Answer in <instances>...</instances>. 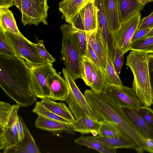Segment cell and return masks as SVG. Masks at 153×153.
Masks as SVG:
<instances>
[{"label":"cell","instance_id":"cell-1","mask_svg":"<svg viewBox=\"0 0 153 153\" xmlns=\"http://www.w3.org/2000/svg\"><path fill=\"white\" fill-rule=\"evenodd\" d=\"M0 86L20 107L36 102L30 85V67L23 58L0 55Z\"/></svg>","mask_w":153,"mask_h":153},{"label":"cell","instance_id":"cell-2","mask_svg":"<svg viewBox=\"0 0 153 153\" xmlns=\"http://www.w3.org/2000/svg\"><path fill=\"white\" fill-rule=\"evenodd\" d=\"M84 95L96 114L99 121H107L116 124L135 143L138 153L144 151L153 153L144 138L135 128L121 107L105 93H96L86 89Z\"/></svg>","mask_w":153,"mask_h":153},{"label":"cell","instance_id":"cell-3","mask_svg":"<svg viewBox=\"0 0 153 153\" xmlns=\"http://www.w3.org/2000/svg\"><path fill=\"white\" fill-rule=\"evenodd\" d=\"M149 54L132 51L126 57V64L130 68L133 75L132 88L143 105L149 107L153 104V92L149 76Z\"/></svg>","mask_w":153,"mask_h":153},{"label":"cell","instance_id":"cell-4","mask_svg":"<svg viewBox=\"0 0 153 153\" xmlns=\"http://www.w3.org/2000/svg\"><path fill=\"white\" fill-rule=\"evenodd\" d=\"M62 35L61 59L66 69L74 79L81 78L82 57L79 50L75 33V28L70 24L60 27Z\"/></svg>","mask_w":153,"mask_h":153},{"label":"cell","instance_id":"cell-5","mask_svg":"<svg viewBox=\"0 0 153 153\" xmlns=\"http://www.w3.org/2000/svg\"><path fill=\"white\" fill-rule=\"evenodd\" d=\"M20 107L17 104L11 105L6 102H0V149L3 153L18 140L16 122Z\"/></svg>","mask_w":153,"mask_h":153},{"label":"cell","instance_id":"cell-6","mask_svg":"<svg viewBox=\"0 0 153 153\" xmlns=\"http://www.w3.org/2000/svg\"><path fill=\"white\" fill-rule=\"evenodd\" d=\"M64 79L67 83L69 92L65 101L76 120L88 116L98 121L97 117L88 102L76 85L75 81L65 68H62Z\"/></svg>","mask_w":153,"mask_h":153},{"label":"cell","instance_id":"cell-7","mask_svg":"<svg viewBox=\"0 0 153 153\" xmlns=\"http://www.w3.org/2000/svg\"><path fill=\"white\" fill-rule=\"evenodd\" d=\"M30 67V81L32 89L35 95L40 99L51 98V93L48 79L56 72L52 63H45Z\"/></svg>","mask_w":153,"mask_h":153},{"label":"cell","instance_id":"cell-8","mask_svg":"<svg viewBox=\"0 0 153 153\" xmlns=\"http://www.w3.org/2000/svg\"><path fill=\"white\" fill-rule=\"evenodd\" d=\"M5 33L18 56L25 59L30 67L46 62L39 55L35 44L29 41L22 34L18 35L9 31Z\"/></svg>","mask_w":153,"mask_h":153},{"label":"cell","instance_id":"cell-9","mask_svg":"<svg viewBox=\"0 0 153 153\" xmlns=\"http://www.w3.org/2000/svg\"><path fill=\"white\" fill-rule=\"evenodd\" d=\"M48 0H21V22L23 26H37L42 23L48 25L47 18L49 7Z\"/></svg>","mask_w":153,"mask_h":153},{"label":"cell","instance_id":"cell-10","mask_svg":"<svg viewBox=\"0 0 153 153\" xmlns=\"http://www.w3.org/2000/svg\"><path fill=\"white\" fill-rule=\"evenodd\" d=\"M141 20L140 12L120 23L119 28L114 33L116 46L124 54L130 50L133 37L138 29Z\"/></svg>","mask_w":153,"mask_h":153},{"label":"cell","instance_id":"cell-11","mask_svg":"<svg viewBox=\"0 0 153 153\" xmlns=\"http://www.w3.org/2000/svg\"><path fill=\"white\" fill-rule=\"evenodd\" d=\"M121 106L138 109L143 105L132 88L107 83L104 93Z\"/></svg>","mask_w":153,"mask_h":153},{"label":"cell","instance_id":"cell-12","mask_svg":"<svg viewBox=\"0 0 153 153\" xmlns=\"http://www.w3.org/2000/svg\"><path fill=\"white\" fill-rule=\"evenodd\" d=\"M97 9V25L96 30L100 35L108 54L114 56L116 45L113 33L110 27L105 12L103 0H94Z\"/></svg>","mask_w":153,"mask_h":153},{"label":"cell","instance_id":"cell-13","mask_svg":"<svg viewBox=\"0 0 153 153\" xmlns=\"http://www.w3.org/2000/svg\"><path fill=\"white\" fill-rule=\"evenodd\" d=\"M86 137L88 139L97 142L104 147L114 151L120 148L135 150L136 148L134 142L126 134L115 137H102L99 135Z\"/></svg>","mask_w":153,"mask_h":153},{"label":"cell","instance_id":"cell-14","mask_svg":"<svg viewBox=\"0 0 153 153\" xmlns=\"http://www.w3.org/2000/svg\"><path fill=\"white\" fill-rule=\"evenodd\" d=\"M123 111L134 126L145 139H153V128L150 125L139 113L137 109L121 106Z\"/></svg>","mask_w":153,"mask_h":153},{"label":"cell","instance_id":"cell-15","mask_svg":"<svg viewBox=\"0 0 153 153\" xmlns=\"http://www.w3.org/2000/svg\"><path fill=\"white\" fill-rule=\"evenodd\" d=\"M92 0H62L59 4V10L62 13V18L72 25L76 15Z\"/></svg>","mask_w":153,"mask_h":153},{"label":"cell","instance_id":"cell-16","mask_svg":"<svg viewBox=\"0 0 153 153\" xmlns=\"http://www.w3.org/2000/svg\"><path fill=\"white\" fill-rule=\"evenodd\" d=\"M72 124L47 119L40 116H38L35 122V126L37 128L57 135L64 132L75 134L72 129Z\"/></svg>","mask_w":153,"mask_h":153},{"label":"cell","instance_id":"cell-17","mask_svg":"<svg viewBox=\"0 0 153 153\" xmlns=\"http://www.w3.org/2000/svg\"><path fill=\"white\" fill-rule=\"evenodd\" d=\"M24 136L22 141L18 140L13 147L8 149L6 153H40L41 152L23 119Z\"/></svg>","mask_w":153,"mask_h":153},{"label":"cell","instance_id":"cell-18","mask_svg":"<svg viewBox=\"0 0 153 153\" xmlns=\"http://www.w3.org/2000/svg\"><path fill=\"white\" fill-rule=\"evenodd\" d=\"M48 82L52 94L51 99L53 100L65 101L69 92L65 80L56 72L48 78Z\"/></svg>","mask_w":153,"mask_h":153},{"label":"cell","instance_id":"cell-19","mask_svg":"<svg viewBox=\"0 0 153 153\" xmlns=\"http://www.w3.org/2000/svg\"><path fill=\"white\" fill-rule=\"evenodd\" d=\"M86 32L87 39L96 54L104 74L107 59L105 45L96 30Z\"/></svg>","mask_w":153,"mask_h":153},{"label":"cell","instance_id":"cell-20","mask_svg":"<svg viewBox=\"0 0 153 153\" xmlns=\"http://www.w3.org/2000/svg\"><path fill=\"white\" fill-rule=\"evenodd\" d=\"M117 3L120 23L140 12L145 6L137 0H117Z\"/></svg>","mask_w":153,"mask_h":153},{"label":"cell","instance_id":"cell-21","mask_svg":"<svg viewBox=\"0 0 153 153\" xmlns=\"http://www.w3.org/2000/svg\"><path fill=\"white\" fill-rule=\"evenodd\" d=\"M86 32L96 30L97 25V9L94 0H92L79 12Z\"/></svg>","mask_w":153,"mask_h":153},{"label":"cell","instance_id":"cell-22","mask_svg":"<svg viewBox=\"0 0 153 153\" xmlns=\"http://www.w3.org/2000/svg\"><path fill=\"white\" fill-rule=\"evenodd\" d=\"M40 101L47 108L59 117L73 123L76 120L69 108L64 102H56L51 98L45 97L42 98Z\"/></svg>","mask_w":153,"mask_h":153},{"label":"cell","instance_id":"cell-23","mask_svg":"<svg viewBox=\"0 0 153 153\" xmlns=\"http://www.w3.org/2000/svg\"><path fill=\"white\" fill-rule=\"evenodd\" d=\"M100 125V121L85 116L76 120L72 124V128L74 131L82 134L91 133L96 136L99 134Z\"/></svg>","mask_w":153,"mask_h":153},{"label":"cell","instance_id":"cell-24","mask_svg":"<svg viewBox=\"0 0 153 153\" xmlns=\"http://www.w3.org/2000/svg\"><path fill=\"white\" fill-rule=\"evenodd\" d=\"M105 12L111 29L114 33L119 28V20L117 0H103Z\"/></svg>","mask_w":153,"mask_h":153},{"label":"cell","instance_id":"cell-25","mask_svg":"<svg viewBox=\"0 0 153 153\" xmlns=\"http://www.w3.org/2000/svg\"><path fill=\"white\" fill-rule=\"evenodd\" d=\"M9 8H0V28L4 31H9L20 35L16 21L11 11Z\"/></svg>","mask_w":153,"mask_h":153},{"label":"cell","instance_id":"cell-26","mask_svg":"<svg viewBox=\"0 0 153 153\" xmlns=\"http://www.w3.org/2000/svg\"><path fill=\"white\" fill-rule=\"evenodd\" d=\"M89 61L92 70L93 80L92 83L90 87L93 91L96 93H104L106 91L107 83L105 74L102 71Z\"/></svg>","mask_w":153,"mask_h":153},{"label":"cell","instance_id":"cell-27","mask_svg":"<svg viewBox=\"0 0 153 153\" xmlns=\"http://www.w3.org/2000/svg\"><path fill=\"white\" fill-rule=\"evenodd\" d=\"M99 121L101 123V125L98 135L102 137H115L126 134L116 124L113 122L104 120Z\"/></svg>","mask_w":153,"mask_h":153},{"label":"cell","instance_id":"cell-28","mask_svg":"<svg viewBox=\"0 0 153 153\" xmlns=\"http://www.w3.org/2000/svg\"><path fill=\"white\" fill-rule=\"evenodd\" d=\"M130 50L153 53V36L141 38L131 43Z\"/></svg>","mask_w":153,"mask_h":153},{"label":"cell","instance_id":"cell-29","mask_svg":"<svg viewBox=\"0 0 153 153\" xmlns=\"http://www.w3.org/2000/svg\"><path fill=\"white\" fill-rule=\"evenodd\" d=\"M32 111L44 117L68 124H72L66 120L59 116L44 106L40 101H36Z\"/></svg>","mask_w":153,"mask_h":153},{"label":"cell","instance_id":"cell-30","mask_svg":"<svg viewBox=\"0 0 153 153\" xmlns=\"http://www.w3.org/2000/svg\"><path fill=\"white\" fill-rule=\"evenodd\" d=\"M77 144L86 146L101 153H114L116 151L108 149L100 143L87 138L86 136L82 135L74 140Z\"/></svg>","mask_w":153,"mask_h":153},{"label":"cell","instance_id":"cell-31","mask_svg":"<svg viewBox=\"0 0 153 153\" xmlns=\"http://www.w3.org/2000/svg\"><path fill=\"white\" fill-rule=\"evenodd\" d=\"M107 53V64L105 75L107 83L115 85H123L113 65V61Z\"/></svg>","mask_w":153,"mask_h":153},{"label":"cell","instance_id":"cell-32","mask_svg":"<svg viewBox=\"0 0 153 153\" xmlns=\"http://www.w3.org/2000/svg\"><path fill=\"white\" fill-rule=\"evenodd\" d=\"M0 55L10 57H19L6 34L0 28Z\"/></svg>","mask_w":153,"mask_h":153},{"label":"cell","instance_id":"cell-33","mask_svg":"<svg viewBox=\"0 0 153 153\" xmlns=\"http://www.w3.org/2000/svg\"><path fill=\"white\" fill-rule=\"evenodd\" d=\"M81 75L86 85L90 87L93 82L92 70L90 62L85 56L82 58Z\"/></svg>","mask_w":153,"mask_h":153},{"label":"cell","instance_id":"cell-34","mask_svg":"<svg viewBox=\"0 0 153 153\" xmlns=\"http://www.w3.org/2000/svg\"><path fill=\"white\" fill-rule=\"evenodd\" d=\"M75 33L80 51L82 56H85L88 42L86 32L85 30L75 28Z\"/></svg>","mask_w":153,"mask_h":153},{"label":"cell","instance_id":"cell-35","mask_svg":"<svg viewBox=\"0 0 153 153\" xmlns=\"http://www.w3.org/2000/svg\"><path fill=\"white\" fill-rule=\"evenodd\" d=\"M35 44L37 51L41 57L46 62H54L55 59L46 50L42 40H36Z\"/></svg>","mask_w":153,"mask_h":153},{"label":"cell","instance_id":"cell-36","mask_svg":"<svg viewBox=\"0 0 153 153\" xmlns=\"http://www.w3.org/2000/svg\"><path fill=\"white\" fill-rule=\"evenodd\" d=\"M123 55L124 54L121 50L116 46L115 55L113 62L115 69L118 76L120 74L123 63Z\"/></svg>","mask_w":153,"mask_h":153},{"label":"cell","instance_id":"cell-37","mask_svg":"<svg viewBox=\"0 0 153 153\" xmlns=\"http://www.w3.org/2000/svg\"><path fill=\"white\" fill-rule=\"evenodd\" d=\"M137 109L146 122L153 128V110L149 107L143 105Z\"/></svg>","mask_w":153,"mask_h":153},{"label":"cell","instance_id":"cell-38","mask_svg":"<svg viewBox=\"0 0 153 153\" xmlns=\"http://www.w3.org/2000/svg\"><path fill=\"white\" fill-rule=\"evenodd\" d=\"M87 40V47L85 56L95 64L100 69L103 71L96 53L88 39Z\"/></svg>","mask_w":153,"mask_h":153},{"label":"cell","instance_id":"cell-39","mask_svg":"<svg viewBox=\"0 0 153 153\" xmlns=\"http://www.w3.org/2000/svg\"><path fill=\"white\" fill-rule=\"evenodd\" d=\"M153 27V11L148 16L141 20L138 29L141 30Z\"/></svg>","mask_w":153,"mask_h":153},{"label":"cell","instance_id":"cell-40","mask_svg":"<svg viewBox=\"0 0 153 153\" xmlns=\"http://www.w3.org/2000/svg\"><path fill=\"white\" fill-rule=\"evenodd\" d=\"M22 118L18 116L16 122V128L18 135V140L22 141L24 136V130L22 123Z\"/></svg>","mask_w":153,"mask_h":153},{"label":"cell","instance_id":"cell-41","mask_svg":"<svg viewBox=\"0 0 153 153\" xmlns=\"http://www.w3.org/2000/svg\"><path fill=\"white\" fill-rule=\"evenodd\" d=\"M153 27L141 30L137 29L133 37L131 40V43L144 37Z\"/></svg>","mask_w":153,"mask_h":153},{"label":"cell","instance_id":"cell-42","mask_svg":"<svg viewBox=\"0 0 153 153\" xmlns=\"http://www.w3.org/2000/svg\"><path fill=\"white\" fill-rule=\"evenodd\" d=\"M148 65L149 76L151 87L153 92V54H149L148 56Z\"/></svg>","mask_w":153,"mask_h":153},{"label":"cell","instance_id":"cell-43","mask_svg":"<svg viewBox=\"0 0 153 153\" xmlns=\"http://www.w3.org/2000/svg\"><path fill=\"white\" fill-rule=\"evenodd\" d=\"M13 0H0V8H9L13 5Z\"/></svg>","mask_w":153,"mask_h":153},{"label":"cell","instance_id":"cell-44","mask_svg":"<svg viewBox=\"0 0 153 153\" xmlns=\"http://www.w3.org/2000/svg\"><path fill=\"white\" fill-rule=\"evenodd\" d=\"M13 5L16 6L21 11V0H13Z\"/></svg>","mask_w":153,"mask_h":153},{"label":"cell","instance_id":"cell-45","mask_svg":"<svg viewBox=\"0 0 153 153\" xmlns=\"http://www.w3.org/2000/svg\"><path fill=\"white\" fill-rule=\"evenodd\" d=\"M146 143L149 148L153 150V139L149 138H146Z\"/></svg>","mask_w":153,"mask_h":153},{"label":"cell","instance_id":"cell-46","mask_svg":"<svg viewBox=\"0 0 153 153\" xmlns=\"http://www.w3.org/2000/svg\"><path fill=\"white\" fill-rule=\"evenodd\" d=\"M137 1L144 5L148 3L153 1V0H137Z\"/></svg>","mask_w":153,"mask_h":153},{"label":"cell","instance_id":"cell-47","mask_svg":"<svg viewBox=\"0 0 153 153\" xmlns=\"http://www.w3.org/2000/svg\"><path fill=\"white\" fill-rule=\"evenodd\" d=\"M151 36H153V27L150 30L147 35L143 38Z\"/></svg>","mask_w":153,"mask_h":153}]
</instances>
